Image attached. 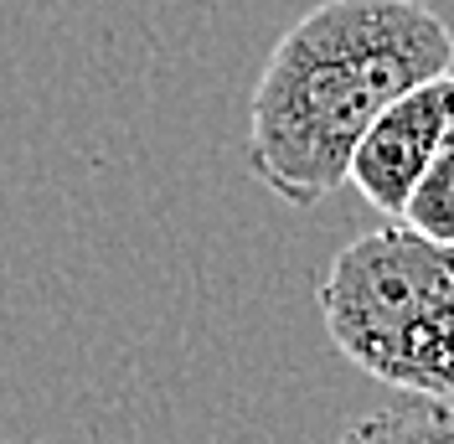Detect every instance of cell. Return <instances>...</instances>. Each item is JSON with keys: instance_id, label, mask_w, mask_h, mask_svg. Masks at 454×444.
I'll return each instance as SVG.
<instances>
[{"instance_id": "6da1fadb", "label": "cell", "mask_w": 454, "mask_h": 444, "mask_svg": "<svg viewBox=\"0 0 454 444\" xmlns=\"http://www.w3.org/2000/svg\"><path fill=\"white\" fill-rule=\"evenodd\" d=\"M454 73V31L424 0H320L274 42L248 104V170L320 207L397 93Z\"/></svg>"}, {"instance_id": "7a4b0ae2", "label": "cell", "mask_w": 454, "mask_h": 444, "mask_svg": "<svg viewBox=\"0 0 454 444\" xmlns=\"http://www.w3.org/2000/svg\"><path fill=\"white\" fill-rule=\"evenodd\" d=\"M320 315L367 377L454 398V243L393 218L336 253L320 279Z\"/></svg>"}, {"instance_id": "3957f363", "label": "cell", "mask_w": 454, "mask_h": 444, "mask_svg": "<svg viewBox=\"0 0 454 444\" xmlns=\"http://www.w3.org/2000/svg\"><path fill=\"white\" fill-rule=\"evenodd\" d=\"M450 119H454V73H439L428 83L397 93L367 124V135L356 139L346 181L367 196L377 212L403 218V207H408V196L419 186V176H424L428 155H434Z\"/></svg>"}, {"instance_id": "277c9868", "label": "cell", "mask_w": 454, "mask_h": 444, "mask_svg": "<svg viewBox=\"0 0 454 444\" xmlns=\"http://www.w3.org/2000/svg\"><path fill=\"white\" fill-rule=\"evenodd\" d=\"M336 444H454V403L408 392L393 408L356 418Z\"/></svg>"}, {"instance_id": "5b68a950", "label": "cell", "mask_w": 454, "mask_h": 444, "mask_svg": "<svg viewBox=\"0 0 454 444\" xmlns=\"http://www.w3.org/2000/svg\"><path fill=\"white\" fill-rule=\"evenodd\" d=\"M403 222L439 238V243H454V119L444 124V135L434 145L424 176H419V186L403 207Z\"/></svg>"}]
</instances>
